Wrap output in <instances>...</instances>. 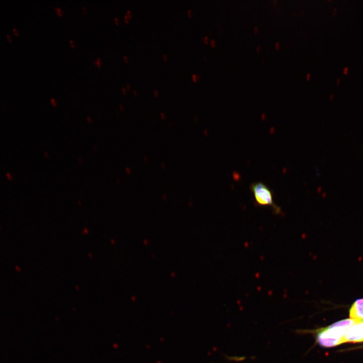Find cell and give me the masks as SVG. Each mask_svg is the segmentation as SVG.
Segmentation results:
<instances>
[{"instance_id": "7", "label": "cell", "mask_w": 363, "mask_h": 363, "mask_svg": "<svg viewBox=\"0 0 363 363\" xmlns=\"http://www.w3.org/2000/svg\"><path fill=\"white\" fill-rule=\"evenodd\" d=\"M101 61L99 58H97L96 60V64L98 66V67H99L100 66Z\"/></svg>"}, {"instance_id": "8", "label": "cell", "mask_w": 363, "mask_h": 363, "mask_svg": "<svg viewBox=\"0 0 363 363\" xmlns=\"http://www.w3.org/2000/svg\"><path fill=\"white\" fill-rule=\"evenodd\" d=\"M347 71H348V68H347V67L345 68L343 70V73L344 74H346L347 73Z\"/></svg>"}, {"instance_id": "16", "label": "cell", "mask_w": 363, "mask_h": 363, "mask_svg": "<svg viewBox=\"0 0 363 363\" xmlns=\"http://www.w3.org/2000/svg\"><path fill=\"white\" fill-rule=\"evenodd\" d=\"M163 58H164V60H166V59H167V56H166V55L165 54H164V55H163Z\"/></svg>"}, {"instance_id": "19", "label": "cell", "mask_w": 363, "mask_h": 363, "mask_svg": "<svg viewBox=\"0 0 363 363\" xmlns=\"http://www.w3.org/2000/svg\"><path fill=\"white\" fill-rule=\"evenodd\" d=\"M339 82H340V79H337V84H338L339 83Z\"/></svg>"}, {"instance_id": "22", "label": "cell", "mask_w": 363, "mask_h": 363, "mask_svg": "<svg viewBox=\"0 0 363 363\" xmlns=\"http://www.w3.org/2000/svg\"><path fill=\"white\" fill-rule=\"evenodd\" d=\"M154 93L156 95H157V94H158V92L156 90L154 91Z\"/></svg>"}, {"instance_id": "13", "label": "cell", "mask_w": 363, "mask_h": 363, "mask_svg": "<svg viewBox=\"0 0 363 363\" xmlns=\"http://www.w3.org/2000/svg\"><path fill=\"white\" fill-rule=\"evenodd\" d=\"M13 31H14V33H15L17 35H18V32L17 30H16V29L14 28V29H13Z\"/></svg>"}, {"instance_id": "14", "label": "cell", "mask_w": 363, "mask_h": 363, "mask_svg": "<svg viewBox=\"0 0 363 363\" xmlns=\"http://www.w3.org/2000/svg\"><path fill=\"white\" fill-rule=\"evenodd\" d=\"M211 45H212V46H214V45H215V41H214V40H212L211 41Z\"/></svg>"}, {"instance_id": "3", "label": "cell", "mask_w": 363, "mask_h": 363, "mask_svg": "<svg viewBox=\"0 0 363 363\" xmlns=\"http://www.w3.org/2000/svg\"><path fill=\"white\" fill-rule=\"evenodd\" d=\"M343 343L360 342L363 341V320L351 326L346 330L344 337Z\"/></svg>"}, {"instance_id": "4", "label": "cell", "mask_w": 363, "mask_h": 363, "mask_svg": "<svg viewBox=\"0 0 363 363\" xmlns=\"http://www.w3.org/2000/svg\"><path fill=\"white\" fill-rule=\"evenodd\" d=\"M349 316L352 319L363 320V298L354 302L350 309Z\"/></svg>"}, {"instance_id": "9", "label": "cell", "mask_w": 363, "mask_h": 363, "mask_svg": "<svg viewBox=\"0 0 363 363\" xmlns=\"http://www.w3.org/2000/svg\"><path fill=\"white\" fill-rule=\"evenodd\" d=\"M208 40V38L207 36L205 37L203 39V40L206 43H207Z\"/></svg>"}, {"instance_id": "1", "label": "cell", "mask_w": 363, "mask_h": 363, "mask_svg": "<svg viewBox=\"0 0 363 363\" xmlns=\"http://www.w3.org/2000/svg\"><path fill=\"white\" fill-rule=\"evenodd\" d=\"M358 321L352 319H345L326 327L303 330V332L313 334L317 342L321 346L334 347L343 343V337L347 329Z\"/></svg>"}, {"instance_id": "18", "label": "cell", "mask_w": 363, "mask_h": 363, "mask_svg": "<svg viewBox=\"0 0 363 363\" xmlns=\"http://www.w3.org/2000/svg\"><path fill=\"white\" fill-rule=\"evenodd\" d=\"M7 37H8V38L9 39V41H11V38H10V37L9 35H7Z\"/></svg>"}, {"instance_id": "5", "label": "cell", "mask_w": 363, "mask_h": 363, "mask_svg": "<svg viewBox=\"0 0 363 363\" xmlns=\"http://www.w3.org/2000/svg\"><path fill=\"white\" fill-rule=\"evenodd\" d=\"M6 177L7 179L9 180H11L13 179V175L10 173H7L6 174Z\"/></svg>"}, {"instance_id": "12", "label": "cell", "mask_w": 363, "mask_h": 363, "mask_svg": "<svg viewBox=\"0 0 363 363\" xmlns=\"http://www.w3.org/2000/svg\"><path fill=\"white\" fill-rule=\"evenodd\" d=\"M192 78H193L194 81H196V80H197V77L196 75H193L192 76Z\"/></svg>"}, {"instance_id": "21", "label": "cell", "mask_w": 363, "mask_h": 363, "mask_svg": "<svg viewBox=\"0 0 363 363\" xmlns=\"http://www.w3.org/2000/svg\"><path fill=\"white\" fill-rule=\"evenodd\" d=\"M122 90H123V93H126L125 89L124 88H123Z\"/></svg>"}, {"instance_id": "2", "label": "cell", "mask_w": 363, "mask_h": 363, "mask_svg": "<svg viewBox=\"0 0 363 363\" xmlns=\"http://www.w3.org/2000/svg\"><path fill=\"white\" fill-rule=\"evenodd\" d=\"M250 189L255 199L256 205L261 207L271 208L276 214L282 213L281 208L274 201L272 191L261 182H254L251 184Z\"/></svg>"}, {"instance_id": "11", "label": "cell", "mask_w": 363, "mask_h": 363, "mask_svg": "<svg viewBox=\"0 0 363 363\" xmlns=\"http://www.w3.org/2000/svg\"><path fill=\"white\" fill-rule=\"evenodd\" d=\"M51 102L53 105H56V103H55L54 100L53 98L51 99Z\"/></svg>"}, {"instance_id": "23", "label": "cell", "mask_w": 363, "mask_h": 363, "mask_svg": "<svg viewBox=\"0 0 363 363\" xmlns=\"http://www.w3.org/2000/svg\"><path fill=\"white\" fill-rule=\"evenodd\" d=\"M133 92H134L135 95H137V93H136V90H134L133 91Z\"/></svg>"}, {"instance_id": "10", "label": "cell", "mask_w": 363, "mask_h": 363, "mask_svg": "<svg viewBox=\"0 0 363 363\" xmlns=\"http://www.w3.org/2000/svg\"><path fill=\"white\" fill-rule=\"evenodd\" d=\"M70 42L71 45H72L73 47H74L75 44H74V43L73 41L72 40H70Z\"/></svg>"}, {"instance_id": "20", "label": "cell", "mask_w": 363, "mask_h": 363, "mask_svg": "<svg viewBox=\"0 0 363 363\" xmlns=\"http://www.w3.org/2000/svg\"><path fill=\"white\" fill-rule=\"evenodd\" d=\"M124 58L126 62H127V57H126V56H124Z\"/></svg>"}, {"instance_id": "17", "label": "cell", "mask_w": 363, "mask_h": 363, "mask_svg": "<svg viewBox=\"0 0 363 363\" xmlns=\"http://www.w3.org/2000/svg\"><path fill=\"white\" fill-rule=\"evenodd\" d=\"M191 11L190 10H189L188 13L190 16H191Z\"/></svg>"}, {"instance_id": "6", "label": "cell", "mask_w": 363, "mask_h": 363, "mask_svg": "<svg viewBox=\"0 0 363 363\" xmlns=\"http://www.w3.org/2000/svg\"><path fill=\"white\" fill-rule=\"evenodd\" d=\"M55 9H56V10L57 11V13H58L59 15H60V16L62 15V11H61V10H60L59 8L55 7Z\"/></svg>"}, {"instance_id": "15", "label": "cell", "mask_w": 363, "mask_h": 363, "mask_svg": "<svg viewBox=\"0 0 363 363\" xmlns=\"http://www.w3.org/2000/svg\"><path fill=\"white\" fill-rule=\"evenodd\" d=\"M115 21L116 22V23L117 24H118V20H117V17H115Z\"/></svg>"}, {"instance_id": "24", "label": "cell", "mask_w": 363, "mask_h": 363, "mask_svg": "<svg viewBox=\"0 0 363 363\" xmlns=\"http://www.w3.org/2000/svg\"><path fill=\"white\" fill-rule=\"evenodd\" d=\"M127 87L128 88V89H130V86H129V84H127Z\"/></svg>"}]
</instances>
